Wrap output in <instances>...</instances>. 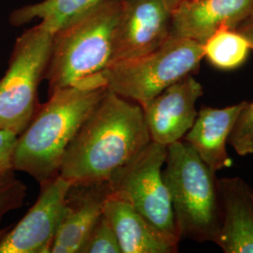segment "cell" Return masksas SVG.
Instances as JSON below:
<instances>
[{
    "label": "cell",
    "mask_w": 253,
    "mask_h": 253,
    "mask_svg": "<svg viewBox=\"0 0 253 253\" xmlns=\"http://www.w3.org/2000/svg\"><path fill=\"white\" fill-rule=\"evenodd\" d=\"M251 50L244 37L231 28L218 29L203 43L204 57L221 71H233L241 67Z\"/></svg>",
    "instance_id": "cell-17"
},
{
    "label": "cell",
    "mask_w": 253,
    "mask_h": 253,
    "mask_svg": "<svg viewBox=\"0 0 253 253\" xmlns=\"http://www.w3.org/2000/svg\"><path fill=\"white\" fill-rule=\"evenodd\" d=\"M228 143L240 156L253 154V101L247 102L237 118Z\"/></svg>",
    "instance_id": "cell-19"
},
{
    "label": "cell",
    "mask_w": 253,
    "mask_h": 253,
    "mask_svg": "<svg viewBox=\"0 0 253 253\" xmlns=\"http://www.w3.org/2000/svg\"><path fill=\"white\" fill-rule=\"evenodd\" d=\"M220 226L215 244L225 253H253V190L240 177L218 179Z\"/></svg>",
    "instance_id": "cell-13"
},
{
    "label": "cell",
    "mask_w": 253,
    "mask_h": 253,
    "mask_svg": "<svg viewBox=\"0 0 253 253\" xmlns=\"http://www.w3.org/2000/svg\"><path fill=\"white\" fill-rule=\"evenodd\" d=\"M169 2H170V4L172 5V8L174 9L180 2H182V1H185V0H168Z\"/></svg>",
    "instance_id": "cell-24"
},
{
    "label": "cell",
    "mask_w": 253,
    "mask_h": 253,
    "mask_svg": "<svg viewBox=\"0 0 253 253\" xmlns=\"http://www.w3.org/2000/svg\"><path fill=\"white\" fill-rule=\"evenodd\" d=\"M235 30L239 32L249 42L251 49L253 50V14L241 22Z\"/></svg>",
    "instance_id": "cell-22"
},
{
    "label": "cell",
    "mask_w": 253,
    "mask_h": 253,
    "mask_svg": "<svg viewBox=\"0 0 253 253\" xmlns=\"http://www.w3.org/2000/svg\"><path fill=\"white\" fill-rule=\"evenodd\" d=\"M27 187L15 174L0 179V223L9 212L22 208L27 198Z\"/></svg>",
    "instance_id": "cell-20"
},
{
    "label": "cell",
    "mask_w": 253,
    "mask_h": 253,
    "mask_svg": "<svg viewBox=\"0 0 253 253\" xmlns=\"http://www.w3.org/2000/svg\"><path fill=\"white\" fill-rule=\"evenodd\" d=\"M71 185L59 174L41 185L35 204L0 242V253H50Z\"/></svg>",
    "instance_id": "cell-9"
},
{
    "label": "cell",
    "mask_w": 253,
    "mask_h": 253,
    "mask_svg": "<svg viewBox=\"0 0 253 253\" xmlns=\"http://www.w3.org/2000/svg\"><path fill=\"white\" fill-rule=\"evenodd\" d=\"M110 194L108 182L71 185L50 253H80Z\"/></svg>",
    "instance_id": "cell-12"
},
{
    "label": "cell",
    "mask_w": 253,
    "mask_h": 253,
    "mask_svg": "<svg viewBox=\"0 0 253 253\" xmlns=\"http://www.w3.org/2000/svg\"><path fill=\"white\" fill-rule=\"evenodd\" d=\"M203 44L171 36L148 54L109 65L100 73L107 89L143 106L173 83L199 72Z\"/></svg>",
    "instance_id": "cell-5"
},
{
    "label": "cell",
    "mask_w": 253,
    "mask_h": 253,
    "mask_svg": "<svg viewBox=\"0 0 253 253\" xmlns=\"http://www.w3.org/2000/svg\"><path fill=\"white\" fill-rule=\"evenodd\" d=\"M166 157L167 146L151 141L107 182L111 195L125 201L158 228L179 238L163 179Z\"/></svg>",
    "instance_id": "cell-7"
},
{
    "label": "cell",
    "mask_w": 253,
    "mask_h": 253,
    "mask_svg": "<svg viewBox=\"0 0 253 253\" xmlns=\"http://www.w3.org/2000/svg\"><path fill=\"white\" fill-rule=\"evenodd\" d=\"M253 14V0H185L172 10L171 36L203 44L218 29H235Z\"/></svg>",
    "instance_id": "cell-11"
},
{
    "label": "cell",
    "mask_w": 253,
    "mask_h": 253,
    "mask_svg": "<svg viewBox=\"0 0 253 253\" xmlns=\"http://www.w3.org/2000/svg\"><path fill=\"white\" fill-rule=\"evenodd\" d=\"M79 253H122L118 236L104 214L91 229Z\"/></svg>",
    "instance_id": "cell-18"
},
{
    "label": "cell",
    "mask_w": 253,
    "mask_h": 253,
    "mask_svg": "<svg viewBox=\"0 0 253 253\" xmlns=\"http://www.w3.org/2000/svg\"><path fill=\"white\" fill-rule=\"evenodd\" d=\"M52 42L53 33L41 23L16 39L0 78V129L19 135L41 106L39 86L45 78Z\"/></svg>",
    "instance_id": "cell-6"
},
{
    "label": "cell",
    "mask_w": 253,
    "mask_h": 253,
    "mask_svg": "<svg viewBox=\"0 0 253 253\" xmlns=\"http://www.w3.org/2000/svg\"><path fill=\"white\" fill-rule=\"evenodd\" d=\"M103 214L118 236L122 253H175L180 239L158 228L126 202L110 194Z\"/></svg>",
    "instance_id": "cell-14"
},
{
    "label": "cell",
    "mask_w": 253,
    "mask_h": 253,
    "mask_svg": "<svg viewBox=\"0 0 253 253\" xmlns=\"http://www.w3.org/2000/svg\"><path fill=\"white\" fill-rule=\"evenodd\" d=\"M18 134L13 131L0 129V179L14 174L13 156Z\"/></svg>",
    "instance_id": "cell-21"
},
{
    "label": "cell",
    "mask_w": 253,
    "mask_h": 253,
    "mask_svg": "<svg viewBox=\"0 0 253 253\" xmlns=\"http://www.w3.org/2000/svg\"><path fill=\"white\" fill-rule=\"evenodd\" d=\"M172 10L168 0H122L110 65L142 56L163 44L171 37Z\"/></svg>",
    "instance_id": "cell-8"
},
{
    "label": "cell",
    "mask_w": 253,
    "mask_h": 253,
    "mask_svg": "<svg viewBox=\"0 0 253 253\" xmlns=\"http://www.w3.org/2000/svg\"><path fill=\"white\" fill-rule=\"evenodd\" d=\"M150 142L142 106L107 90L68 146L58 174L72 185L107 182Z\"/></svg>",
    "instance_id": "cell-1"
},
{
    "label": "cell",
    "mask_w": 253,
    "mask_h": 253,
    "mask_svg": "<svg viewBox=\"0 0 253 253\" xmlns=\"http://www.w3.org/2000/svg\"><path fill=\"white\" fill-rule=\"evenodd\" d=\"M121 4L122 0H102L54 33L44 78L48 96L90 81L108 67Z\"/></svg>",
    "instance_id": "cell-3"
},
{
    "label": "cell",
    "mask_w": 253,
    "mask_h": 253,
    "mask_svg": "<svg viewBox=\"0 0 253 253\" xmlns=\"http://www.w3.org/2000/svg\"><path fill=\"white\" fill-rule=\"evenodd\" d=\"M203 94L202 84L190 74L144 104L151 141L168 146L183 140L197 118L196 102Z\"/></svg>",
    "instance_id": "cell-10"
},
{
    "label": "cell",
    "mask_w": 253,
    "mask_h": 253,
    "mask_svg": "<svg viewBox=\"0 0 253 253\" xmlns=\"http://www.w3.org/2000/svg\"><path fill=\"white\" fill-rule=\"evenodd\" d=\"M216 172L187 142L181 140L167 146L163 179L180 239L215 243L220 226Z\"/></svg>",
    "instance_id": "cell-4"
},
{
    "label": "cell",
    "mask_w": 253,
    "mask_h": 253,
    "mask_svg": "<svg viewBox=\"0 0 253 253\" xmlns=\"http://www.w3.org/2000/svg\"><path fill=\"white\" fill-rule=\"evenodd\" d=\"M102 0H42L14 9L9 14V24L22 27L32 21L40 23L53 33L100 4Z\"/></svg>",
    "instance_id": "cell-16"
},
{
    "label": "cell",
    "mask_w": 253,
    "mask_h": 253,
    "mask_svg": "<svg viewBox=\"0 0 253 253\" xmlns=\"http://www.w3.org/2000/svg\"><path fill=\"white\" fill-rule=\"evenodd\" d=\"M107 90L94 79L50 94L18 135L15 172H26L40 186L57 176L68 146Z\"/></svg>",
    "instance_id": "cell-2"
},
{
    "label": "cell",
    "mask_w": 253,
    "mask_h": 253,
    "mask_svg": "<svg viewBox=\"0 0 253 253\" xmlns=\"http://www.w3.org/2000/svg\"><path fill=\"white\" fill-rule=\"evenodd\" d=\"M10 228H11V226L5 227V228H0V242L2 241V239L4 238V236L7 235V233L9 232Z\"/></svg>",
    "instance_id": "cell-23"
},
{
    "label": "cell",
    "mask_w": 253,
    "mask_h": 253,
    "mask_svg": "<svg viewBox=\"0 0 253 253\" xmlns=\"http://www.w3.org/2000/svg\"><path fill=\"white\" fill-rule=\"evenodd\" d=\"M247 102L241 101L220 109L204 106L183 138V141L191 145L203 162L215 172L233 165L226 145Z\"/></svg>",
    "instance_id": "cell-15"
}]
</instances>
